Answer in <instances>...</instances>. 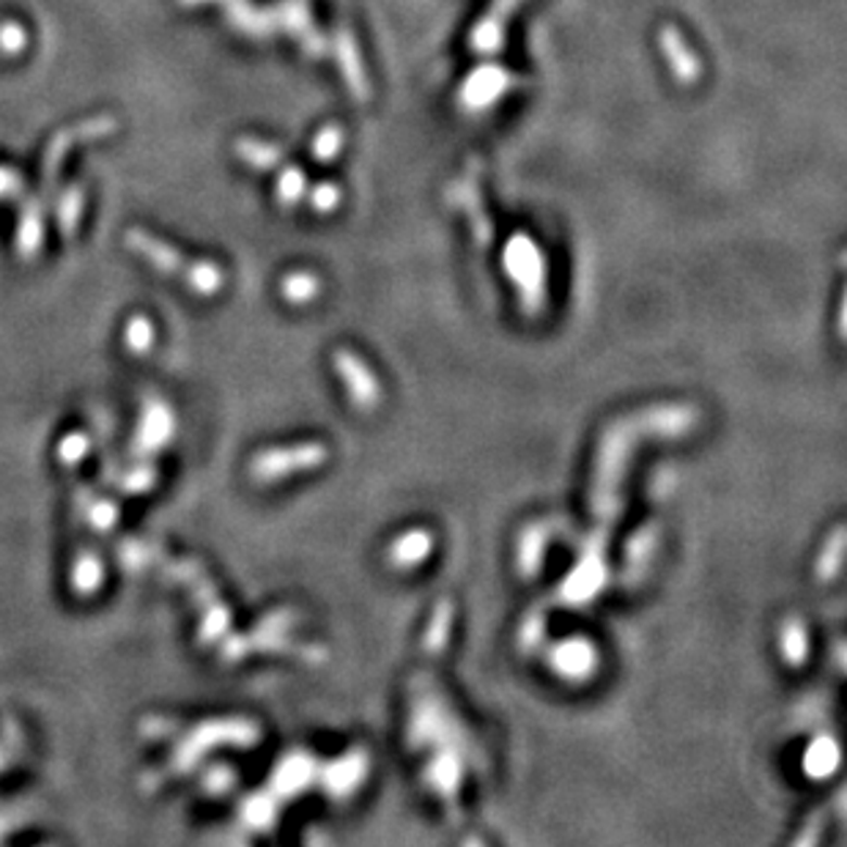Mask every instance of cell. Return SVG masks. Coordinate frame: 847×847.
Masks as SVG:
<instances>
[{
	"label": "cell",
	"instance_id": "52a82bcc",
	"mask_svg": "<svg viewBox=\"0 0 847 847\" xmlns=\"http://www.w3.org/2000/svg\"><path fill=\"white\" fill-rule=\"evenodd\" d=\"M45 242V219H41V206L39 203L28 201L25 203L23 214H20L17 223V250L23 258H34L41 250Z\"/></svg>",
	"mask_w": 847,
	"mask_h": 847
},
{
	"label": "cell",
	"instance_id": "44dd1931",
	"mask_svg": "<svg viewBox=\"0 0 847 847\" xmlns=\"http://www.w3.org/2000/svg\"><path fill=\"white\" fill-rule=\"evenodd\" d=\"M170 730H176V724H174V721L162 719V716H149V719L143 721L146 738H151V741L167 738V732H170Z\"/></svg>",
	"mask_w": 847,
	"mask_h": 847
},
{
	"label": "cell",
	"instance_id": "ac0fdd59",
	"mask_svg": "<svg viewBox=\"0 0 847 847\" xmlns=\"http://www.w3.org/2000/svg\"><path fill=\"white\" fill-rule=\"evenodd\" d=\"M118 559L127 568H143L154 562V548L143 541H124V546H118Z\"/></svg>",
	"mask_w": 847,
	"mask_h": 847
},
{
	"label": "cell",
	"instance_id": "7a4b0ae2",
	"mask_svg": "<svg viewBox=\"0 0 847 847\" xmlns=\"http://www.w3.org/2000/svg\"><path fill=\"white\" fill-rule=\"evenodd\" d=\"M116 127H118L116 118L97 116V118H88V122L72 124V127L61 129V132L50 140V146H47L45 151V160H41V176H45V185H52V181H55L66 154H69L77 143H91V140L108 138V135L116 132Z\"/></svg>",
	"mask_w": 847,
	"mask_h": 847
},
{
	"label": "cell",
	"instance_id": "9c48e42d",
	"mask_svg": "<svg viewBox=\"0 0 847 847\" xmlns=\"http://www.w3.org/2000/svg\"><path fill=\"white\" fill-rule=\"evenodd\" d=\"M156 343V327L149 316H132L124 327V349H127L132 357H146V354L154 352Z\"/></svg>",
	"mask_w": 847,
	"mask_h": 847
},
{
	"label": "cell",
	"instance_id": "2e32d148",
	"mask_svg": "<svg viewBox=\"0 0 847 847\" xmlns=\"http://www.w3.org/2000/svg\"><path fill=\"white\" fill-rule=\"evenodd\" d=\"M25 47H28V30L23 25L14 23V20L0 23V52L3 55H20Z\"/></svg>",
	"mask_w": 847,
	"mask_h": 847
},
{
	"label": "cell",
	"instance_id": "4fadbf2b",
	"mask_svg": "<svg viewBox=\"0 0 847 847\" xmlns=\"http://www.w3.org/2000/svg\"><path fill=\"white\" fill-rule=\"evenodd\" d=\"M118 516H122V507H118V502L108 500V496H93V500L86 502V519L97 532L113 530L118 524Z\"/></svg>",
	"mask_w": 847,
	"mask_h": 847
},
{
	"label": "cell",
	"instance_id": "8992f818",
	"mask_svg": "<svg viewBox=\"0 0 847 847\" xmlns=\"http://www.w3.org/2000/svg\"><path fill=\"white\" fill-rule=\"evenodd\" d=\"M334 368H338V374L349 381V392H352V399L357 401V404H365V406L374 404L376 395H379V387H376L374 374H370V370L365 368L354 354L349 352L334 354Z\"/></svg>",
	"mask_w": 847,
	"mask_h": 847
},
{
	"label": "cell",
	"instance_id": "8fae6325",
	"mask_svg": "<svg viewBox=\"0 0 847 847\" xmlns=\"http://www.w3.org/2000/svg\"><path fill=\"white\" fill-rule=\"evenodd\" d=\"M593 650L582 642H571V645L559 647L557 653V669L565 674H571V678H584L593 667Z\"/></svg>",
	"mask_w": 847,
	"mask_h": 847
},
{
	"label": "cell",
	"instance_id": "ba28073f",
	"mask_svg": "<svg viewBox=\"0 0 847 847\" xmlns=\"http://www.w3.org/2000/svg\"><path fill=\"white\" fill-rule=\"evenodd\" d=\"M181 280H185L195 294L212 296L223 289L225 277H223V269H219L217 264H212V261H190L185 275H181Z\"/></svg>",
	"mask_w": 847,
	"mask_h": 847
},
{
	"label": "cell",
	"instance_id": "6da1fadb",
	"mask_svg": "<svg viewBox=\"0 0 847 847\" xmlns=\"http://www.w3.org/2000/svg\"><path fill=\"white\" fill-rule=\"evenodd\" d=\"M327 458V450L316 442L307 444H294V447H277V450H264L261 456L253 458L250 464V475L258 483H271V480L289 478L296 469H313Z\"/></svg>",
	"mask_w": 847,
	"mask_h": 847
},
{
	"label": "cell",
	"instance_id": "5bb4252c",
	"mask_svg": "<svg viewBox=\"0 0 847 847\" xmlns=\"http://www.w3.org/2000/svg\"><path fill=\"white\" fill-rule=\"evenodd\" d=\"M428 548H431V538L426 532H412V535L401 538L399 546L392 548V557L399 559V565H415L426 557Z\"/></svg>",
	"mask_w": 847,
	"mask_h": 847
},
{
	"label": "cell",
	"instance_id": "ffe728a7",
	"mask_svg": "<svg viewBox=\"0 0 847 847\" xmlns=\"http://www.w3.org/2000/svg\"><path fill=\"white\" fill-rule=\"evenodd\" d=\"M282 291H286L291 302H305L313 291V280H307L305 275H294L291 280H286Z\"/></svg>",
	"mask_w": 847,
	"mask_h": 847
},
{
	"label": "cell",
	"instance_id": "e0dca14e",
	"mask_svg": "<svg viewBox=\"0 0 847 847\" xmlns=\"http://www.w3.org/2000/svg\"><path fill=\"white\" fill-rule=\"evenodd\" d=\"M784 653H787L789 663H801L807 658V631L796 620L784 625Z\"/></svg>",
	"mask_w": 847,
	"mask_h": 847
},
{
	"label": "cell",
	"instance_id": "7402d4cb",
	"mask_svg": "<svg viewBox=\"0 0 847 847\" xmlns=\"http://www.w3.org/2000/svg\"><path fill=\"white\" fill-rule=\"evenodd\" d=\"M20 187H23V179H20L17 170H12V167H0V198L14 195V192H20Z\"/></svg>",
	"mask_w": 847,
	"mask_h": 847
},
{
	"label": "cell",
	"instance_id": "603a6c76",
	"mask_svg": "<svg viewBox=\"0 0 847 847\" xmlns=\"http://www.w3.org/2000/svg\"><path fill=\"white\" fill-rule=\"evenodd\" d=\"M179 3H185V7H195V3H206V0H179Z\"/></svg>",
	"mask_w": 847,
	"mask_h": 847
},
{
	"label": "cell",
	"instance_id": "cb8c5ba5",
	"mask_svg": "<svg viewBox=\"0 0 847 847\" xmlns=\"http://www.w3.org/2000/svg\"><path fill=\"white\" fill-rule=\"evenodd\" d=\"M7 766V755H3V749H0V768Z\"/></svg>",
	"mask_w": 847,
	"mask_h": 847
},
{
	"label": "cell",
	"instance_id": "d6986e66",
	"mask_svg": "<svg viewBox=\"0 0 847 847\" xmlns=\"http://www.w3.org/2000/svg\"><path fill=\"white\" fill-rule=\"evenodd\" d=\"M231 782L233 776L225 766H212V771L203 776V787H206L208 793H214V796H217V793H225V789L231 787Z\"/></svg>",
	"mask_w": 847,
	"mask_h": 847
},
{
	"label": "cell",
	"instance_id": "9a60e30c",
	"mask_svg": "<svg viewBox=\"0 0 847 847\" xmlns=\"http://www.w3.org/2000/svg\"><path fill=\"white\" fill-rule=\"evenodd\" d=\"M156 485V467L154 464H138V467H132L129 472H124L122 478V489L127 491V494H146V491H151Z\"/></svg>",
	"mask_w": 847,
	"mask_h": 847
},
{
	"label": "cell",
	"instance_id": "5b68a950",
	"mask_svg": "<svg viewBox=\"0 0 847 847\" xmlns=\"http://www.w3.org/2000/svg\"><path fill=\"white\" fill-rule=\"evenodd\" d=\"M69 587L77 598H93L104 587V559L93 548H83L69 565Z\"/></svg>",
	"mask_w": 847,
	"mask_h": 847
},
{
	"label": "cell",
	"instance_id": "7c38bea8",
	"mask_svg": "<svg viewBox=\"0 0 847 847\" xmlns=\"http://www.w3.org/2000/svg\"><path fill=\"white\" fill-rule=\"evenodd\" d=\"M88 453H91V439H88L86 431L66 433V437L59 442V447H55V458H59L61 467L66 469L80 467V464L88 458Z\"/></svg>",
	"mask_w": 847,
	"mask_h": 847
},
{
	"label": "cell",
	"instance_id": "30bf717a",
	"mask_svg": "<svg viewBox=\"0 0 847 847\" xmlns=\"http://www.w3.org/2000/svg\"><path fill=\"white\" fill-rule=\"evenodd\" d=\"M80 217H83V190L80 187H69V190L61 192L59 203H55V219H59L61 233H64V237H75Z\"/></svg>",
	"mask_w": 847,
	"mask_h": 847
},
{
	"label": "cell",
	"instance_id": "3957f363",
	"mask_svg": "<svg viewBox=\"0 0 847 847\" xmlns=\"http://www.w3.org/2000/svg\"><path fill=\"white\" fill-rule=\"evenodd\" d=\"M176 437V417L170 412V406L165 401L151 399L149 404H143L138 417V426H135V439L132 450L135 456L146 458L154 456L160 450H165L167 444L174 442Z\"/></svg>",
	"mask_w": 847,
	"mask_h": 847
},
{
	"label": "cell",
	"instance_id": "277c9868",
	"mask_svg": "<svg viewBox=\"0 0 847 847\" xmlns=\"http://www.w3.org/2000/svg\"><path fill=\"white\" fill-rule=\"evenodd\" d=\"M124 242H127V248L132 250L138 258H143L146 264L154 266L162 275H185L187 264H190L179 250L162 242V239L154 237L151 231H143V228H129Z\"/></svg>",
	"mask_w": 847,
	"mask_h": 847
}]
</instances>
